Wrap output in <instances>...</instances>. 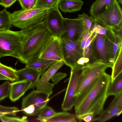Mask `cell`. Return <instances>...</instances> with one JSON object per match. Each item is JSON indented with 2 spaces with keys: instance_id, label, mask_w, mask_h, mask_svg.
<instances>
[{
  "instance_id": "6da1fadb",
  "label": "cell",
  "mask_w": 122,
  "mask_h": 122,
  "mask_svg": "<svg viewBox=\"0 0 122 122\" xmlns=\"http://www.w3.org/2000/svg\"><path fill=\"white\" fill-rule=\"evenodd\" d=\"M111 81V76L105 72L83 95L75 100L74 106L76 117L89 112L93 113L95 116L102 112L108 97L107 92Z\"/></svg>"
},
{
  "instance_id": "7a4b0ae2",
  "label": "cell",
  "mask_w": 122,
  "mask_h": 122,
  "mask_svg": "<svg viewBox=\"0 0 122 122\" xmlns=\"http://www.w3.org/2000/svg\"><path fill=\"white\" fill-rule=\"evenodd\" d=\"M21 30L24 36L20 61L25 64L39 56L52 36L43 21Z\"/></svg>"
},
{
  "instance_id": "3957f363",
  "label": "cell",
  "mask_w": 122,
  "mask_h": 122,
  "mask_svg": "<svg viewBox=\"0 0 122 122\" xmlns=\"http://www.w3.org/2000/svg\"><path fill=\"white\" fill-rule=\"evenodd\" d=\"M115 36L111 28L106 35L95 33L90 45L89 63L97 62L113 64L111 59Z\"/></svg>"
},
{
  "instance_id": "277c9868",
  "label": "cell",
  "mask_w": 122,
  "mask_h": 122,
  "mask_svg": "<svg viewBox=\"0 0 122 122\" xmlns=\"http://www.w3.org/2000/svg\"><path fill=\"white\" fill-rule=\"evenodd\" d=\"M113 65L95 62L83 66L75 95V100L87 91L96 81L105 72L107 68H112Z\"/></svg>"
},
{
  "instance_id": "5b68a950",
  "label": "cell",
  "mask_w": 122,
  "mask_h": 122,
  "mask_svg": "<svg viewBox=\"0 0 122 122\" xmlns=\"http://www.w3.org/2000/svg\"><path fill=\"white\" fill-rule=\"evenodd\" d=\"M24 34L22 30L0 31V56H10L20 61Z\"/></svg>"
},
{
  "instance_id": "8992f818",
  "label": "cell",
  "mask_w": 122,
  "mask_h": 122,
  "mask_svg": "<svg viewBox=\"0 0 122 122\" xmlns=\"http://www.w3.org/2000/svg\"><path fill=\"white\" fill-rule=\"evenodd\" d=\"M48 10L34 8L15 11L11 13L12 25L21 30L26 29L42 21Z\"/></svg>"
},
{
  "instance_id": "52a82bcc",
  "label": "cell",
  "mask_w": 122,
  "mask_h": 122,
  "mask_svg": "<svg viewBox=\"0 0 122 122\" xmlns=\"http://www.w3.org/2000/svg\"><path fill=\"white\" fill-rule=\"evenodd\" d=\"M61 39L65 64L71 68L83 66L87 63L81 40L74 41Z\"/></svg>"
},
{
  "instance_id": "ba28073f",
  "label": "cell",
  "mask_w": 122,
  "mask_h": 122,
  "mask_svg": "<svg viewBox=\"0 0 122 122\" xmlns=\"http://www.w3.org/2000/svg\"><path fill=\"white\" fill-rule=\"evenodd\" d=\"M49 96L44 92L34 90L22 99L21 110L25 115H38L49 100Z\"/></svg>"
},
{
  "instance_id": "9c48e42d",
  "label": "cell",
  "mask_w": 122,
  "mask_h": 122,
  "mask_svg": "<svg viewBox=\"0 0 122 122\" xmlns=\"http://www.w3.org/2000/svg\"><path fill=\"white\" fill-rule=\"evenodd\" d=\"M83 66H76L71 68L70 78L61 105L62 109L63 110H70L74 106L75 95Z\"/></svg>"
},
{
  "instance_id": "30bf717a",
  "label": "cell",
  "mask_w": 122,
  "mask_h": 122,
  "mask_svg": "<svg viewBox=\"0 0 122 122\" xmlns=\"http://www.w3.org/2000/svg\"><path fill=\"white\" fill-rule=\"evenodd\" d=\"M63 18L58 6L48 10L43 21L52 36L60 37L64 32Z\"/></svg>"
},
{
  "instance_id": "8fae6325",
  "label": "cell",
  "mask_w": 122,
  "mask_h": 122,
  "mask_svg": "<svg viewBox=\"0 0 122 122\" xmlns=\"http://www.w3.org/2000/svg\"><path fill=\"white\" fill-rule=\"evenodd\" d=\"M63 22L64 32L60 38L74 41L81 40L83 34L86 31L82 21L78 18H63Z\"/></svg>"
},
{
  "instance_id": "7c38bea8",
  "label": "cell",
  "mask_w": 122,
  "mask_h": 122,
  "mask_svg": "<svg viewBox=\"0 0 122 122\" xmlns=\"http://www.w3.org/2000/svg\"><path fill=\"white\" fill-rule=\"evenodd\" d=\"M64 64L63 61H58L52 64L48 69L41 75L36 85V91L45 93L49 96L52 94L54 84L49 82L53 76Z\"/></svg>"
},
{
  "instance_id": "4fadbf2b",
  "label": "cell",
  "mask_w": 122,
  "mask_h": 122,
  "mask_svg": "<svg viewBox=\"0 0 122 122\" xmlns=\"http://www.w3.org/2000/svg\"><path fill=\"white\" fill-rule=\"evenodd\" d=\"M38 57L57 61H63L60 38L52 36Z\"/></svg>"
},
{
  "instance_id": "5bb4252c",
  "label": "cell",
  "mask_w": 122,
  "mask_h": 122,
  "mask_svg": "<svg viewBox=\"0 0 122 122\" xmlns=\"http://www.w3.org/2000/svg\"><path fill=\"white\" fill-rule=\"evenodd\" d=\"M96 19L111 28L122 22V10L117 1L108 10Z\"/></svg>"
},
{
  "instance_id": "9a60e30c",
  "label": "cell",
  "mask_w": 122,
  "mask_h": 122,
  "mask_svg": "<svg viewBox=\"0 0 122 122\" xmlns=\"http://www.w3.org/2000/svg\"><path fill=\"white\" fill-rule=\"evenodd\" d=\"M122 112V92L115 96L108 107L103 110L97 117L93 118L91 122H105Z\"/></svg>"
},
{
  "instance_id": "2e32d148",
  "label": "cell",
  "mask_w": 122,
  "mask_h": 122,
  "mask_svg": "<svg viewBox=\"0 0 122 122\" xmlns=\"http://www.w3.org/2000/svg\"><path fill=\"white\" fill-rule=\"evenodd\" d=\"M31 83L28 80H24L13 81L10 84L9 96L10 100L15 102L18 100L28 89L30 88Z\"/></svg>"
},
{
  "instance_id": "e0dca14e",
  "label": "cell",
  "mask_w": 122,
  "mask_h": 122,
  "mask_svg": "<svg viewBox=\"0 0 122 122\" xmlns=\"http://www.w3.org/2000/svg\"><path fill=\"white\" fill-rule=\"evenodd\" d=\"M116 0H96L92 5L89 13L91 15L97 19L108 10Z\"/></svg>"
},
{
  "instance_id": "ac0fdd59",
  "label": "cell",
  "mask_w": 122,
  "mask_h": 122,
  "mask_svg": "<svg viewBox=\"0 0 122 122\" xmlns=\"http://www.w3.org/2000/svg\"><path fill=\"white\" fill-rule=\"evenodd\" d=\"M17 72L18 78V80H26L30 81L31 83L30 88L36 87L41 75L39 72L26 67L17 71Z\"/></svg>"
},
{
  "instance_id": "d6986e66",
  "label": "cell",
  "mask_w": 122,
  "mask_h": 122,
  "mask_svg": "<svg viewBox=\"0 0 122 122\" xmlns=\"http://www.w3.org/2000/svg\"><path fill=\"white\" fill-rule=\"evenodd\" d=\"M57 61H58L38 57L27 62L25 64V67L36 71L41 75L51 65Z\"/></svg>"
},
{
  "instance_id": "ffe728a7",
  "label": "cell",
  "mask_w": 122,
  "mask_h": 122,
  "mask_svg": "<svg viewBox=\"0 0 122 122\" xmlns=\"http://www.w3.org/2000/svg\"><path fill=\"white\" fill-rule=\"evenodd\" d=\"M81 0H60L58 7L64 13L80 11L83 4Z\"/></svg>"
},
{
  "instance_id": "44dd1931",
  "label": "cell",
  "mask_w": 122,
  "mask_h": 122,
  "mask_svg": "<svg viewBox=\"0 0 122 122\" xmlns=\"http://www.w3.org/2000/svg\"><path fill=\"white\" fill-rule=\"evenodd\" d=\"M76 115L66 112L56 113L53 116L44 121V122H76Z\"/></svg>"
},
{
  "instance_id": "7402d4cb",
  "label": "cell",
  "mask_w": 122,
  "mask_h": 122,
  "mask_svg": "<svg viewBox=\"0 0 122 122\" xmlns=\"http://www.w3.org/2000/svg\"><path fill=\"white\" fill-rule=\"evenodd\" d=\"M122 92V72L113 81L110 82L108 86L107 95L114 96Z\"/></svg>"
},
{
  "instance_id": "603a6c76",
  "label": "cell",
  "mask_w": 122,
  "mask_h": 122,
  "mask_svg": "<svg viewBox=\"0 0 122 122\" xmlns=\"http://www.w3.org/2000/svg\"><path fill=\"white\" fill-rule=\"evenodd\" d=\"M12 25L11 13L5 8L0 11V31L10 30Z\"/></svg>"
},
{
  "instance_id": "cb8c5ba5",
  "label": "cell",
  "mask_w": 122,
  "mask_h": 122,
  "mask_svg": "<svg viewBox=\"0 0 122 122\" xmlns=\"http://www.w3.org/2000/svg\"><path fill=\"white\" fill-rule=\"evenodd\" d=\"M111 82L122 72V46L120 48L114 62L112 68Z\"/></svg>"
},
{
  "instance_id": "d4e9b609",
  "label": "cell",
  "mask_w": 122,
  "mask_h": 122,
  "mask_svg": "<svg viewBox=\"0 0 122 122\" xmlns=\"http://www.w3.org/2000/svg\"><path fill=\"white\" fill-rule=\"evenodd\" d=\"M0 74L12 81H17L18 79L16 70L0 62Z\"/></svg>"
},
{
  "instance_id": "484cf974",
  "label": "cell",
  "mask_w": 122,
  "mask_h": 122,
  "mask_svg": "<svg viewBox=\"0 0 122 122\" xmlns=\"http://www.w3.org/2000/svg\"><path fill=\"white\" fill-rule=\"evenodd\" d=\"M111 28L95 19V21L91 28L90 32L101 35H106Z\"/></svg>"
},
{
  "instance_id": "4316f807",
  "label": "cell",
  "mask_w": 122,
  "mask_h": 122,
  "mask_svg": "<svg viewBox=\"0 0 122 122\" xmlns=\"http://www.w3.org/2000/svg\"><path fill=\"white\" fill-rule=\"evenodd\" d=\"M60 0H37L34 8L46 9L48 10L58 6Z\"/></svg>"
},
{
  "instance_id": "83f0119b",
  "label": "cell",
  "mask_w": 122,
  "mask_h": 122,
  "mask_svg": "<svg viewBox=\"0 0 122 122\" xmlns=\"http://www.w3.org/2000/svg\"><path fill=\"white\" fill-rule=\"evenodd\" d=\"M51 107L46 106L38 114V120L41 122L51 117L56 113Z\"/></svg>"
},
{
  "instance_id": "f1b7e54d",
  "label": "cell",
  "mask_w": 122,
  "mask_h": 122,
  "mask_svg": "<svg viewBox=\"0 0 122 122\" xmlns=\"http://www.w3.org/2000/svg\"><path fill=\"white\" fill-rule=\"evenodd\" d=\"M122 46V38L115 36L112 52L111 63L114 62L120 49Z\"/></svg>"
},
{
  "instance_id": "f546056e",
  "label": "cell",
  "mask_w": 122,
  "mask_h": 122,
  "mask_svg": "<svg viewBox=\"0 0 122 122\" xmlns=\"http://www.w3.org/2000/svg\"><path fill=\"white\" fill-rule=\"evenodd\" d=\"M78 18L82 21L86 30L90 32L92 27L95 21V19L92 15L89 16L87 14L84 12L81 14H78Z\"/></svg>"
},
{
  "instance_id": "4dcf8cb0",
  "label": "cell",
  "mask_w": 122,
  "mask_h": 122,
  "mask_svg": "<svg viewBox=\"0 0 122 122\" xmlns=\"http://www.w3.org/2000/svg\"><path fill=\"white\" fill-rule=\"evenodd\" d=\"M10 84L7 81L0 85V101L9 97Z\"/></svg>"
},
{
  "instance_id": "1f68e13d",
  "label": "cell",
  "mask_w": 122,
  "mask_h": 122,
  "mask_svg": "<svg viewBox=\"0 0 122 122\" xmlns=\"http://www.w3.org/2000/svg\"><path fill=\"white\" fill-rule=\"evenodd\" d=\"M27 118L25 116L20 118L4 116L0 117V120L3 122H28Z\"/></svg>"
},
{
  "instance_id": "d6a6232c",
  "label": "cell",
  "mask_w": 122,
  "mask_h": 122,
  "mask_svg": "<svg viewBox=\"0 0 122 122\" xmlns=\"http://www.w3.org/2000/svg\"><path fill=\"white\" fill-rule=\"evenodd\" d=\"M37 0H18L22 9L28 10L34 8L36 5Z\"/></svg>"
},
{
  "instance_id": "836d02e7",
  "label": "cell",
  "mask_w": 122,
  "mask_h": 122,
  "mask_svg": "<svg viewBox=\"0 0 122 122\" xmlns=\"http://www.w3.org/2000/svg\"><path fill=\"white\" fill-rule=\"evenodd\" d=\"M94 117L93 113L89 112L78 115L76 117L80 122L84 121L89 122H91Z\"/></svg>"
},
{
  "instance_id": "e575fe53",
  "label": "cell",
  "mask_w": 122,
  "mask_h": 122,
  "mask_svg": "<svg viewBox=\"0 0 122 122\" xmlns=\"http://www.w3.org/2000/svg\"><path fill=\"white\" fill-rule=\"evenodd\" d=\"M66 73L61 72L55 74L51 78L54 83L56 84L61 80L65 77L67 75Z\"/></svg>"
},
{
  "instance_id": "d590c367",
  "label": "cell",
  "mask_w": 122,
  "mask_h": 122,
  "mask_svg": "<svg viewBox=\"0 0 122 122\" xmlns=\"http://www.w3.org/2000/svg\"><path fill=\"white\" fill-rule=\"evenodd\" d=\"M114 35L122 38V22L113 27L111 28Z\"/></svg>"
},
{
  "instance_id": "8d00e7d4",
  "label": "cell",
  "mask_w": 122,
  "mask_h": 122,
  "mask_svg": "<svg viewBox=\"0 0 122 122\" xmlns=\"http://www.w3.org/2000/svg\"><path fill=\"white\" fill-rule=\"evenodd\" d=\"M91 33L89 31H85L83 34L81 41V46L83 50L84 49L86 42L91 34Z\"/></svg>"
},
{
  "instance_id": "74e56055",
  "label": "cell",
  "mask_w": 122,
  "mask_h": 122,
  "mask_svg": "<svg viewBox=\"0 0 122 122\" xmlns=\"http://www.w3.org/2000/svg\"><path fill=\"white\" fill-rule=\"evenodd\" d=\"M17 0H3L1 5L5 8L10 7Z\"/></svg>"
},
{
  "instance_id": "f35d334b",
  "label": "cell",
  "mask_w": 122,
  "mask_h": 122,
  "mask_svg": "<svg viewBox=\"0 0 122 122\" xmlns=\"http://www.w3.org/2000/svg\"><path fill=\"white\" fill-rule=\"evenodd\" d=\"M0 80H9L0 74Z\"/></svg>"
},
{
  "instance_id": "ab89813d",
  "label": "cell",
  "mask_w": 122,
  "mask_h": 122,
  "mask_svg": "<svg viewBox=\"0 0 122 122\" xmlns=\"http://www.w3.org/2000/svg\"><path fill=\"white\" fill-rule=\"evenodd\" d=\"M118 3H119L121 4H122V0H118L117 1Z\"/></svg>"
},
{
  "instance_id": "60d3db41",
  "label": "cell",
  "mask_w": 122,
  "mask_h": 122,
  "mask_svg": "<svg viewBox=\"0 0 122 122\" xmlns=\"http://www.w3.org/2000/svg\"><path fill=\"white\" fill-rule=\"evenodd\" d=\"M3 0H0V5H1L2 2Z\"/></svg>"
},
{
  "instance_id": "b9f144b4",
  "label": "cell",
  "mask_w": 122,
  "mask_h": 122,
  "mask_svg": "<svg viewBox=\"0 0 122 122\" xmlns=\"http://www.w3.org/2000/svg\"><path fill=\"white\" fill-rule=\"evenodd\" d=\"M1 56H0V58H1Z\"/></svg>"
}]
</instances>
